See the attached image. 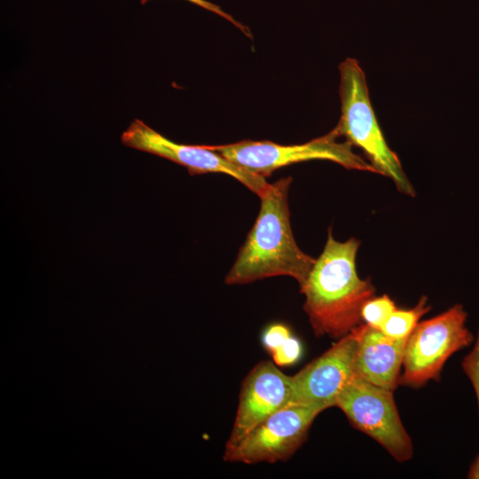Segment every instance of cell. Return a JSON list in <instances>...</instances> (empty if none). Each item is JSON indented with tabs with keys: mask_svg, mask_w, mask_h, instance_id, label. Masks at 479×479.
Segmentation results:
<instances>
[{
	"mask_svg": "<svg viewBox=\"0 0 479 479\" xmlns=\"http://www.w3.org/2000/svg\"><path fill=\"white\" fill-rule=\"evenodd\" d=\"M467 477L470 479H479V454L471 465Z\"/></svg>",
	"mask_w": 479,
	"mask_h": 479,
	"instance_id": "18",
	"label": "cell"
},
{
	"mask_svg": "<svg viewBox=\"0 0 479 479\" xmlns=\"http://www.w3.org/2000/svg\"><path fill=\"white\" fill-rule=\"evenodd\" d=\"M357 330L355 374L373 385L394 391L400 383L407 338H392L366 324H360Z\"/></svg>",
	"mask_w": 479,
	"mask_h": 479,
	"instance_id": "11",
	"label": "cell"
},
{
	"mask_svg": "<svg viewBox=\"0 0 479 479\" xmlns=\"http://www.w3.org/2000/svg\"><path fill=\"white\" fill-rule=\"evenodd\" d=\"M149 0H140V3L142 4H145ZM187 1L191 2L193 4H196V5L200 6V7H201V8H204V9H206V10L211 12H214V13L221 16L222 18H224L226 20L230 21L232 25L237 27L247 36H248L249 38L252 37L251 32H250L249 28L247 26H245V25L241 24L240 22H239L238 20H236L232 15L225 12L220 6L211 3L209 1H207V0H187Z\"/></svg>",
	"mask_w": 479,
	"mask_h": 479,
	"instance_id": "17",
	"label": "cell"
},
{
	"mask_svg": "<svg viewBox=\"0 0 479 479\" xmlns=\"http://www.w3.org/2000/svg\"><path fill=\"white\" fill-rule=\"evenodd\" d=\"M292 335L290 329L283 324H272L263 333L262 342L271 353L281 346Z\"/></svg>",
	"mask_w": 479,
	"mask_h": 479,
	"instance_id": "16",
	"label": "cell"
},
{
	"mask_svg": "<svg viewBox=\"0 0 479 479\" xmlns=\"http://www.w3.org/2000/svg\"><path fill=\"white\" fill-rule=\"evenodd\" d=\"M121 140L128 147L176 162L186 168L192 176L226 174L258 196L270 185L265 177L241 168L208 145L173 142L138 119H135L123 131Z\"/></svg>",
	"mask_w": 479,
	"mask_h": 479,
	"instance_id": "7",
	"label": "cell"
},
{
	"mask_svg": "<svg viewBox=\"0 0 479 479\" xmlns=\"http://www.w3.org/2000/svg\"><path fill=\"white\" fill-rule=\"evenodd\" d=\"M339 94L342 114L334 128L360 148L378 174L389 177L398 191L414 196V188L403 170L397 153L388 145L373 112L365 74L355 59L347 58L339 66Z\"/></svg>",
	"mask_w": 479,
	"mask_h": 479,
	"instance_id": "3",
	"label": "cell"
},
{
	"mask_svg": "<svg viewBox=\"0 0 479 479\" xmlns=\"http://www.w3.org/2000/svg\"><path fill=\"white\" fill-rule=\"evenodd\" d=\"M292 376L271 361L256 364L242 381L233 427L225 447L240 442L276 412L290 405Z\"/></svg>",
	"mask_w": 479,
	"mask_h": 479,
	"instance_id": "10",
	"label": "cell"
},
{
	"mask_svg": "<svg viewBox=\"0 0 479 479\" xmlns=\"http://www.w3.org/2000/svg\"><path fill=\"white\" fill-rule=\"evenodd\" d=\"M430 310L426 296H422L412 309H397L387 319L381 330L395 339L408 338L420 318Z\"/></svg>",
	"mask_w": 479,
	"mask_h": 479,
	"instance_id": "12",
	"label": "cell"
},
{
	"mask_svg": "<svg viewBox=\"0 0 479 479\" xmlns=\"http://www.w3.org/2000/svg\"><path fill=\"white\" fill-rule=\"evenodd\" d=\"M292 177L270 184L260 195L254 225L227 273V285H242L270 277L288 276L302 286L316 259L301 250L290 224L288 192Z\"/></svg>",
	"mask_w": 479,
	"mask_h": 479,
	"instance_id": "2",
	"label": "cell"
},
{
	"mask_svg": "<svg viewBox=\"0 0 479 479\" xmlns=\"http://www.w3.org/2000/svg\"><path fill=\"white\" fill-rule=\"evenodd\" d=\"M461 304L419 322L406 341L400 383L420 387L440 374L448 358L475 340Z\"/></svg>",
	"mask_w": 479,
	"mask_h": 479,
	"instance_id": "5",
	"label": "cell"
},
{
	"mask_svg": "<svg viewBox=\"0 0 479 479\" xmlns=\"http://www.w3.org/2000/svg\"><path fill=\"white\" fill-rule=\"evenodd\" d=\"M461 366L474 388L479 409V328L474 348L463 358Z\"/></svg>",
	"mask_w": 479,
	"mask_h": 479,
	"instance_id": "15",
	"label": "cell"
},
{
	"mask_svg": "<svg viewBox=\"0 0 479 479\" xmlns=\"http://www.w3.org/2000/svg\"><path fill=\"white\" fill-rule=\"evenodd\" d=\"M338 137L339 135L333 129L325 136L300 145L242 140L208 146L241 168L265 178L280 168L311 160L331 161L348 169L378 174L370 163L352 151L349 142H338Z\"/></svg>",
	"mask_w": 479,
	"mask_h": 479,
	"instance_id": "4",
	"label": "cell"
},
{
	"mask_svg": "<svg viewBox=\"0 0 479 479\" xmlns=\"http://www.w3.org/2000/svg\"><path fill=\"white\" fill-rule=\"evenodd\" d=\"M318 414L301 405H288L271 414L240 442L225 447L224 459L255 464L288 459L305 441Z\"/></svg>",
	"mask_w": 479,
	"mask_h": 479,
	"instance_id": "8",
	"label": "cell"
},
{
	"mask_svg": "<svg viewBox=\"0 0 479 479\" xmlns=\"http://www.w3.org/2000/svg\"><path fill=\"white\" fill-rule=\"evenodd\" d=\"M336 406L354 428L378 442L397 461L412 459V440L400 420L393 391L355 374L341 392Z\"/></svg>",
	"mask_w": 479,
	"mask_h": 479,
	"instance_id": "6",
	"label": "cell"
},
{
	"mask_svg": "<svg viewBox=\"0 0 479 479\" xmlns=\"http://www.w3.org/2000/svg\"><path fill=\"white\" fill-rule=\"evenodd\" d=\"M360 241H337L328 231L324 249L300 287L303 310L316 336L342 338L362 324L361 310L374 296L370 279L359 278L356 256Z\"/></svg>",
	"mask_w": 479,
	"mask_h": 479,
	"instance_id": "1",
	"label": "cell"
},
{
	"mask_svg": "<svg viewBox=\"0 0 479 479\" xmlns=\"http://www.w3.org/2000/svg\"><path fill=\"white\" fill-rule=\"evenodd\" d=\"M357 326L292 376L290 405L304 406L318 413L336 406L341 392L355 375Z\"/></svg>",
	"mask_w": 479,
	"mask_h": 479,
	"instance_id": "9",
	"label": "cell"
},
{
	"mask_svg": "<svg viewBox=\"0 0 479 479\" xmlns=\"http://www.w3.org/2000/svg\"><path fill=\"white\" fill-rule=\"evenodd\" d=\"M302 349L300 341L291 335L281 346L272 351L271 357L279 366L291 365L296 363L302 356Z\"/></svg>",
	"mask_w": 479,
	"mask_h": 479,
	"instance_id": "14",
	"label": "cell"
},
{
	"mask_svg": "<svg viewBox=\"0 0 479 479\" xmlns=\"http://www.w3.org/2000/svg\"><path fill=\"white\" fill-rule=\"evenodd\" d=\"M397 309L394 301L389 295L373 296L361 310L362 321L371 327L381 329Z\"/></svg>",
	"mask_w": 479,
	"mask_h": 479,
	"instance_id": "13",
	"label": "cell"
}]
</instances>
